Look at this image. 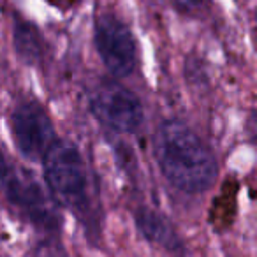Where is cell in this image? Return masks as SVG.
I'll use <instances>...</instances> for the list:
<instances>
[{
    "mask_svg": "<svg viewBox=\"0 0 257 257\" xmlns=\"http://www.w3.org/2000/svg\"><path fill=\"white\" fill-rule=\"evenodd\" d=\"M154 150L162 176L180 192L203 194L217 180V157L185 121H162L155 133Z\"/></svg>",
    "mask_w": 257,
    "mask_h": 257,
    "instance_id": "1",
    "label": "cell"
},
{
    "mask_svg": "<svg viewBox=\"0 0 257 257\" xmlns=\"http://www.w3.org/2000/svg\"><path fill=\"white\" fill-rule=\"evenodd\" d=\"M255 20H257V11H255Z\"/></svg>",
    "mask_w": 257,
    "mask_h": 257,
    "instance_id": "10",
    "label": "cell"
},
{
    "mask_svg": "<svg viewBox=\"0 0 257 257\" xmlns=\"http://www.w3.org/2000/svg\"><path fill=\"white\" fill-rule=\"evenodd\" d=\"M11 134L18 152L29 161H43L57 141L50 114L36 100H25L11 114Z\"/></svg>",
    "mask_w": 257,
    "mask_h": 257,
    "instance_id": "5",
    "label": "cell"
},
{
    "mask_svg": "<svg viewBox=\"0 0 257 257\" xmlns=\"http://www.w3.org/2000/svg\"><path fill=\"white\" fill-rule=\"evenodd\" d=\"M9 168H8V162H6L4 155H2V152H0V187L6 185V182H8L9 178Z\"/></svg>",
    "mask_w": 257,
    "mask_h": 257,
    "instance_id": "9",
    "label": "cell"
},
{
    "mask_svg": "<svg viewBox=\"0 0 257 257\" xmlns=\"http://www.w3.org/2000/svg\"><path fill=\"white\" fill-rule=\"evenodd\" d=\"M93 43L106 69L116 78H127L138 64V46L128 25L116 15L104 13L97 18Z\"/></svg>",
    "mask_w": 257,
    "mask_h": 257,
    "instance_id": "4",
    "label": "cell"
},
{
    "mask_svg": "<svg viewBox=\"0 0 257 257\" xmlns=\"http://www.w3.org/2000/svg\"><path fill=\"white\" fill-rule=\"evenodd\" d=\"M134 224L140 234L152 245H157L159 248H164L168 252H178L182 248V239L175 225L159 211L148 206L138 208L134 211Z\"/></svg>",
    "mask_w": 257,
    "mask_h": 257,
    "instance_id": "7",
    "label": "cell"
},
{
    "mask_svg": "<svg viewBox=\"0 0 257 257\" xmlns=\"http://www.w3.org/2000/svg\"><path fill=\"white\" fill-rule=\"evenodd\" d=\"M8 194L9 199L15 204H18L23 211L30 215L34 222L41 225H55V215L46 194L43 192L36 180L30 176H15L9 175L8 182Z\"/></svg>",
    "mask_w": 257,
    "mask_h": 257,
    "instance_id": "6",
    "label": "cell"
},
{
    "mask_svg": "<svg viewBox=\"0 0 257 257\" xmlns=\"http://www.w3.org/2000/svg\"><path fill=\"white\" fill-rule=\"evenodd\" d=\"M88 106L92 114L104 127L116 133H138L145 123L141 100L118 81H100L90 92Z\"/></svg>",
    "mask_w": 257,
    "mask_h": 257,
    "instance_id": "3",
    "label": "cell"
},
{
    "mask_svg": "<svg viewBox=\"0 0 257 257\" xmlns=\"http://www.w3.org/2000/svg\"><path fill=\"white\" fill-rule=\"evenodd\" d=\"M194 2H199V0H194Z\"/></svg>",
    "mask_w": 257,
    "mask_h": 257,
    "instance_id": "11",
    "label": "cell"
},
{
    "mask_svg": "<svg viewBox=\"0 0 257 257\" xmlns=\"http://www.w3.org/2000/svg\"><path fill=\"white\" fill-rule=\"evenodd\" d=\"M15 46L18 55L29 64H34L41 57V36L30 23L18 22L15 25Z\"/></svg>",
    "mask_w": 257,
    "mask_h": 257,
    "instance_id": "8",
    "label": "cell"
},
{
    "mask_svg": "<svg viewBox=\"0 0 257 257\" xmlns=\"http://www.w3.org/2000/svg\"><path fill=\"white\" fill-rule=\"evenodd\" d=\"M44 180L60 206L83 213L90 206V176L81 152L69 141H55L43 159Z\"/></svg>",
    "mask_w": 257,
    "mask_h": 257,
    "instance_id": "2",
    "label": "cell"
}]
</instances>
